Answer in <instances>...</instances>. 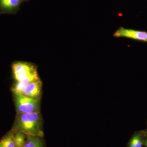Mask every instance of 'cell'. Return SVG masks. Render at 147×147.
Wrapping results in <instances>:
<instances>
[{"label": "cell", "instance_id": "6da1fadb", "mask_svg": "<svg viewBox=\"0 0 147 147\" xmlns=\"http://www.w3.org/2000/svg\"><path fill=\"white\" fill-rule=\"evenodd\" d=\"M42 120L40 112L16 114L11 130L23 132L27 136L43 137Z\"/></svg>", "mask_w": 147, "mask_h": 147}, {"label": "cell", "instance_id": "7a4b0ae2", "mask_svg": "<svg viewBox=\"0 0 147 147\" xmlns=\"http://www.w3.org/2000/svg\"><path fill=\"white\" fill-rule=\"evenodd\" d=\"M13 77L16 83L25 87L31 82L40 79L36 68L32 64L18 61L12 65Z\"/></svg>", "mask_w": 147, "mask_h": 147}, {"label": "cell", "instance_id": "52a82bcc", "mask_svg": "<svg viewBox=\"0 0 147 147\" xmlns=\"http://www.w3.org/2000/svg\"><path fill=\"white\" fill-rule=\"evenodd\" d=\"M0 147H16L13 131H8L0 140Z\"/></svg>", "mask_w": 147, "mask_h": 147}, {"label": "cell", "instance_id": "8992f818", "mask_svg": "<svg viewBox=\"0 0 147 147\" xmlns=\"http://www.w3.org/2000/svg\"><path fill=\"white\" fill-rule=\"evenodd\" d=\"M28 0H0V14H15L21 4Z\"/></svg>", "mask_w": 147, "mask_h": 147}, {"label": "cell", "instance_id": "277c9868", "mask_svg": "<svg viewBox=\"0 0 147 147\" xmlns=\"http://www.w3.org/2000/svg\"><path fill=\"white\" fill-rule=\"evenodd\" d=\"M115 37H125L147 42V32L120 27L113 34Z\"/></svg>", "mask_w": 147, "mask_h": 147}, {"label": "cell", "instance_id": "8fae6325", "mask_svg": "<svg viewBox=\"0 0 147 147\" xmlns=\"http://www.w3.org/2000/svg\"><path fill=\"white\" fill-rule=\"evenodd\" d=\"M144 144L147 147V139L145 141Z\"/></svg>", "mask_w": 147, "mask_h": 147}, {"label": "cell", "instance_id": "5b68a950", "mask_svg": "<svg viewBox=\"0 0 147 147\" xmlns=\"http://www.w3.org/2000/svg\"><path fill=\"white\" fill-rule=\"evenodd\" d=\"M42 84L40 79L29 83L20 93L26 97L40 100L42 94Z\"/></svg>", "mask_w": 147, "mask_h": 147}, {"label": "cell", "instance_id": "30bf717a", "mask_svg": "<svg viewBox=\"0 0 147 147\" xmlns=\"http://www.w3.org/2000/svg\"><path fill=\"white\" fill-rule=\"evenodd\" d=\"M143 144V139L142 135L140 134H137L131 138L129 147H142Z\"/></svg>", "mask_w": 147, "mask_h": 147}, {"label": "cell", "instance_id": "9c48e42d", "mask_svg": "<svg viewBox=\"0 0 147 147\" xmlns=\"http://www.w3.org/2000/svg\"><path fill=\"white\" fill-rule=\"evenodd\" d=\"M13 136L16 147H24L27 135L21 131H16L13 132Z\"/></svg>", "mask_w": 147, "mask_h": 147}, {"label": "cell", "instance_id": "3957f363", "mask_svg": "<svg viewBox=\"0 0 147 147\" xmlns=\"http://www.w3.org/2000/svg\"><path fill=\"white\" fill-rule=\"evenodd\" d=\"M17 114L39 112L40 100L26 97L17 92L12 91Z\"/></svg>", "mask_w": 147, "mask_h": 147}, {"label": "cell", "instance_id": "ba28073f", "mask_svg": "<svg viewBox=\"0 0 147 147\" xmlns=\"http://www.w3.org/2000/svg\"><path fill=\"white\" fill-rule=\"evenodd\" d=\"M24 147H45L42 137L27 136Z\"/></svg>", "mask_w": 147, "mask_h": 147}]
</instances>
